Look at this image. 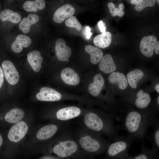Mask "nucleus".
<instances>
[{"label":"nucleus","mask_w":159,"mask_h":159,"mask_svg":"<svg viewBox=\"0 0 159 159\" xmlns=\"http://www.w3.org/2000/svg\"><path fill=\"white\" fill-rule=\"evenodd\" d=\"M156 119L153 116L133 110L127 114L122 127L127 131L129 136L142 142L148 128L152 126Z\"/></svg>","instance_id":"obj_1"},{"label":"nucleus","mask_w":159,"mask_h":159,"mask_svg":"<svg viewBox=\"0 0 159 159\" xmlns=\"http://www.w3.org/2000/svg\"><path fill=\"white\" fill-rule=\"evenodd\" d=\"M135 139L128 135L119 136L107 147L105 159H124L128 155V150Z\"/></svg>","instance_id":"obj_2"},{"label":"nucleus","mask_w":159,"mask_h":159,"mask_svg":"<svg viewBox=\"0 0 159 159\" xmlns=\"http://www.w3.org/2000/svg\"><path fill=\"white\" fill-rule=\"evenodd\" d=\"M79 143L85 150L93 153H97L105 150L111 143L90 135L81 137L79 140Z\"/></svg>","instance_id":"obj_3"},{"label":"nucleus","mask_w":159,"mask_h":159,"mask_svg":"<svg viewBox=\"0 0 159 159\" xmlns=\"http://www.w3.org/2000/svg\"><path fill=\"white\" fill-rule=\"evenodd\" d=\"M77 145L73 140H68L62 142L54 146V153L58 156L64 158L69 156L74 153L77 149Z\"/></svg>","instance_id":"obj_4"},{"label":"nucleus","mask_w":159,"mask_h":159,"mask_svg":"<svg viewBox=\"0 0 159 159\" xmlns=\"http://www.w3.org/2000/svg\"><path fill=\"white\" fill-rule=\"evenodd\" d=\"M28 127L24 121H20L14 125L10 129L8 134L9 139L11 141L17 142L25 136Z\"/></svg>","instance_id":"obj_5"},{"label":"nucleus","mask_w":159,"mask_h":159,"mask_svg":"<svg viewBox=\"0 0 159 159\" xmlns=\"http://www.w3.org/2000/svg\"><path fill=\"white\" fill-rule=\"evenodd\" d=\"M1 65L4 76L8 83L12 85L17 83L19 80V75L13 63L8 60H4Z\"/></svg>","instance_id":"obj_6"},{"label":"nucleus","mask_w":159,"mask_h":159,"mask_svg":"<svg viewBox=\"0 0 159 159\" xmlns=\"http://www.w3.org/2000/svg\"><path fill=\"white\" fill-rule=\"evenodd\" d=\"M157 42V38L154 36L144 37L140 44V49L141 53L146 57L152 56Z\"/></svg>","instance_id":"obj_7"},{"label":"nucleus","mask_w":159,"mask_h":159,"mask_svg":"<svg viewBox=\"0 0 159 159\" xmlns=\"http://www.w3.org/2000/svg\"><path fill=\"white\" fill-rule=\"evenodd\" d=\"M55 50L58 60L68 62L72 51L69 47L66 45L64 39L59 38L56 40Z\"/></svg>","instance_id":"obj_8"},{"label":"nucleus","mask_w":159,"mask_h":159,"mask_svg":"<svg viewBox=\"0 0 159 159\" xmlns=\"http://www.w3.org/2000/svg\"><path fill=\"white\" fill-rule=\"evenodd\" d=\"M37 99L40 101H55L60 100L61 95L59 92L52 88L43 87L36 95Z\"/></svg>","instance_id":"obj_9"},{"label":"nucleus","mask_w":159,"mask_h":159,"mask_svg":"<svg viewBox=\"0 0 159 159\" xmlns=\"http://www.w3.org/2000/svg\"><path fill=\"white\" fill-rule=\"evenodd\" d=\"M75 11V9L72 5L69 4H65L56 11L53 20L56 23H61L66 19L72 16Z\"/></svg>","instance_id":"obj_10"},{"label":"nucleus","mask_w":159,"mask_h":159,"mask_svg":"<svg viewBox=\"0 0 159 159\" xmlns=\"http://www.w3.org/2000/svg\"><path fill=\"white\" fill-rule=\"evenodd\" d=\"M141 142V151L139 154L134 156L128 155L124 159H159L157 150L153 148H148L144 142Z\"/></svg>","instance_id":"obj_11"},{"label":"nucleus","mask_w":159,"mask_h":159,"mask_svg":"<svg viewBox=\"0 0 159 159\" xmlns=\"http://www.w3.org/2000/svg\"><path fill=\"white\" fill-rule=\"evenodd\" d=\"M80 109L75 106H70L61 109L56 113L58 119L66 120L77 117L80 114Z\"/></svg>","instance_id":"obj_12"},{"label":"nucleus","mask_w":159,"mask_h":159,"mask_svg":"<svg viewBox=\"0 0 159 159\" xmlns=\"http://www.w3.org/2000/svg\"><path fill=\"white\" fill-rule=\"evenodd\" d=\"M61 77L66 84L71 85H76L80 82L79 75L73 69L69 67L63 69L61 73Z\"/></svg>","instance_id":"obj_13"},{"label":"nucleus","mask_w":159,"mask_h":159,"mask_svg":"<svg viewBox=\"0 0 159 159\" xmlns=\"http://www.w3.org/2000/svg\"><path fill=\"white\" fill-rule=\"evenodd\" d=\"M32 41L30 38L24 34L18 35L11 46L12 51L16 53L20 52L23 49V47L27 48L31 44Z\"/></svg>","instance_id":"obj_14"},{"label":"nucleus","mask_w":159,"mask_h":159,"mask_svg":"<svg viewBox=\"0 0 159 159\" xmlns=\"http://www.w3.org/2000/svg\"><path fill=\"white\" fill-rule=\"evenodd\" d=\"M27 59L34 72H37L40 70L42 67L43 58L39 51L34 50L29 52L27 55Z\"/></svg>","instance_id":"obj_15"},{"label":"nucleus","mask_w":159,"mask_h":159,"mask_svg":"<svg viewBox=\"0 0 159 159\" xmlns=\"http://www.w3.org/2000/svg\"><path fill=\"white\" fill-rule=\"evenodd\" d=\"M101 71L105 73H109L114 72L116 67L112 56L107 54L102 57L99 64Z\"/></svg>","instance_id":"obj_16"},{"label":"nucleus","mask_w":159,"mask_h":159,"mask_svg":"<svg viewBox=\"0 0 159 159\" xmlns=\"http://www.w3.org/2000/svg\"><path fill=\"white\" fill-rule=\"evenodd\" d=\"M104 80L100 74H97L94 77L93 82L90 83L88 87V90L90 94L96 97L99 94L104 84Z\"/></svg>","instance_id":"obj_17"},{"label":"nucleus","mask_w":159,"mask_h":159,"mask_svg":"<svg viewBox=\"0 0 159 159\" xmlns=\"http://www.w3.org/2000/svg\"><path fill=\"white\" fill-rule=\"evenodd\" d=\"M57 130V127L55 125H46L39 130L37 134V137L40 140L48 139L53 136L56 133Z\"/></svg>","instance_id":"obj_18"},{"label":"nucleus","mask_w":159,"mask_h":159,"mask_svg":"<svg viewBox=\"0 0 159 159\" xmlns=\"http://www.w3.org/2000/svg\"><path fill=\"white\" fill-rule=\"evenodd\" d=\"M39 19V17L37 15L29 14L20 23L19 29L23 33L26 34L29 32L31 26L37 22Z\"/></svg>","instance_id":"obj_19"},{"label":"nucleus","mask_w":159,"mask_h":159,"mask_svg":"<svg viewBox=\"0 0 159 159\" xmlns=\"http://www.w3.org/2000/svg\"><path fill=\"white\" fill-rule=\"evenodd\" d=\"M109 80L111 84H117L120 90L125 89L127 86V82L125 76L122 73L118 72H112L109 77Z\"/></svg>","instance_id":"obj_20"},{"label":"nucleus","mask_w":159,"mask_h":159,"mask_svg":"<svg viewBox=\"0 0 159 159\" xmlns=\"http://www.w3.org/2000/svg\"><path fill=\"white\" fill-rule=\"evenodd\" d=\"M112 35L109 32H105L96 36L93 39L94 44L101 48L108 47L112 41Z\"/></svg>","instance_id":"obj_21"},{"label":"nucleus","mask_w":159,"mask_h":159,"mask_svg":"<svg viewBox=\"0 0 159 159\" xmlns=\"http://www.w3.org/2000/svg\"><path fill=\"white\" fill-rule=\"evenodd\" d=\"M151 101V97L149 94L144 93L143 90H140L137 93V98L135 104L138 108L143 109L148 107Z\"/></svg>","instance_id":"obj_22"},{"label":"nucleus","mask_w":159,"mask_h":159,"mask_svg":"<svg viewBox=\"0 0 159 159\" xmlns=\"http://www.w3.org/2000/svg\"><path fill=\"white\" fill-rule=\"evenodd\" d=\"M24 115V113L22 110L14 108L11 110L6 114L4 119L8 122L15 123L20 121Z\"/></svg>","instance_id":"obj_23"},{"label":"nucleus","mask_w":159,"mask_h":159,"mask_svg":"<svg viewBox=\"0 0 159 159\" xmlns=\"http://www.w3.org/2000/svg\"><path fill=\"white\" fill-rule=\"evenodd\" d=\"M85 51L90 56L91 62L94 64L98 63L103 57L102 51L100 49L90 45H87L85 48Z\"/></svg>","instance_id":"obj_24"},{"label":"nucleus","mask_w":159,"mask_h":159,"mask_svg":"<svg viewBox=\"0 0 159 159\" xmlns=\"http://www.w3.org/2000/svg\"><path fill=\"white\" fill-rule=\"evenodd\" d=\"M46 5L45 2L43 0H36L34 1H27L23 4L24 9L26 11L36 12L37 9L39 10L44 9Z\"/></svg>","instance_id":"obj_25"},{"label":"nucleus","mask_w":159,"mask_h":159,"mask_svg":"<svg viewBox=\"0 0 159 159\" xmlns=\"http://www.w3.org/2000/svg\"><path fill=\"white\" fill-rule=\"evenodd\" d=\"M0 19L3 21H9L11 22L16 24L20 21V15L17 12H14L9 9H6L0 13Z\"/></svg>","instance_id":"obj_26"},{"label":"nucleus","mask_w":159,"mask_h":159,"mask_svg":"<svg viewBox=\"0 0 159 159\" xmlns=\"http://www.w3.org/2000/svg\"><path fill=\"white\" fill-rule=\"evenodd\" d=\"M143 76V72L139 69H136L130 72L127 75V80L130 85L132 88H136L138 82Z\"/></svg>","instance_id":"obj_27"},{"label":"nucleus","mask_w":159,"mask_h":159,"mask_svg":"<svg viewBox=\"0 0 159 159\" xmlns=\"http://www.w3.org/2000/svg\"><path fill=\"white\" fill-rule=\"evenodd\" d=\"M152 126L153 133L149 139L152 142V148L158 151L159 150V122L158 119H156Z\"/></svg>","instance_id":"obj_28"},{"label":"nucleus","mask_w":159,"mask_h":159,"mask_svg":"<svg viewBox=\"0 0 159 159\" xmlns=\"http://www.w3.org/2000/svg\"><path fill=\"white\" fill-rule=\"evenodd\" d=\"M65 24L67 26L74 28L79 31H81L82 30L81 24L75 16H72L66 20Z\"/></svg>","instance_id":"obj_29"},{"label":"nucleus","mask_w":159,"mask_h":159,"mask_svg":"<svg viewBox=\"0 0 159 159\" xmlns=\"http://www.w3.org/2000/svg\"><path fill=\"white\" fill-rule=\"evenodd\" d=\"M155 3V0H143L136 4L135 7V10L138 11H142L144 8L147 7H152Z\"/></svg>","instance_id":"obj_30"},{"label":"nucleus","mask_w":159,"mask_h":159,"mask_svg":"<svg viewBox=\"0 0 159 159\" xmlns=\"http://www.w3.org/2000/svg\"><path fill=\"white\" fill-rule=\"evenodd\" d=\"M107 6L110 9V12L113 16L117 15L120 17L122 16L124 12L123 10H120L118 8L115 7V4L112 2L108 3Z\"/></svg>","instance_id":"obj_31"},{"label":"nucleus","mask_w":159,"mask_h":159,"mask_svg":"<svg viewBox=\"0 0 159 159\" xmlns=\"http://www.w3.org/2000/svg\"><path fill=\"white\" fill-rule=\"evenodd\" d=\"M91 29L89 26H87L85 29V35L86 39H89L92 35L90 31Z\"/></svg>","instance_id":"obj_32"},{"label":"nucleus","mask_w":159,"mask_h":159,"mask_svg":"<svg viewBox=\"0 0 159 159\" xmlns=\"http://www.w3.org/2000/svg\"><path fill=\"white\" fill-rule=\"evenodd\" d=\"M98 26L100 31L104 32L106 31V26L105 23L102 20L100 21L98 23Z\"/></svg>","instance_id":"obj_33"},{"label":"nucleus","mask_w":159,"mask_h":159,"mask_svg":"<svg viewBox=\"0 0 159 159\" xmlns=\"http://www.w3.org/2000/svg\"><path fill=\"white\" fill-rule=\"evenodd\" d=\"M4 75L2 69L0 66V89L4 83Z\"/></svg>","instance_id":"obj_34"},{"label":"nucleus","mask_w":159,"mask_h":159,"mask_svg":"<svg viewBox=\"0 0 159 159\" xmlns=\"http://www.w3.org/2000/svg\"><path fill=\"white\" fill-rule=\"evenodd\" d=\"M159 41H158L156 44L155 47V52L156 54H159Z\"/></svg>","instance_id":"obj_35"},{"label":"nucleus","mask_w":159,"mask_h":159,"mask_svg":"<svg viewBox=\"0 0 159 159\" xmlns=\"http://www.w3.org/2000/svg\"><path fill=\"white\" fill-rule=\"evenodd\" d=\"M142 0H132L130 1V2L132 4H137L140 2Z\"/></svg>","instance_id":"obj_36"},{"label":"nucleus","mask_w":159,"mask_h":159,"mask_svg":"<svg viewBox=\"0 0 159 159\" xmlns=\"http://www.w3.org/2000/svg\"><path fill=\"white\" fill-rule=\"evenodd\" d=\"M124 8V6L123 4L122 3L120 4L119 6V9L120 10H123Z\"/></svg>","instance_id":"obj_37"},{"label":"nucleus","mask_w":159,"mask_h":159,"mask_svg":"<svg viewBox=\"0 0 159 159\" xmlns=\"http://www.w3.org/2000/svg\"><path fill=\"white\" fill-rule=\"evenodd\" d=\"M155 89L157 92L159 93V84H157L155 86Z\"/></svg>","instance_id":"obj_38"},{"label":"nucleus","mask_w":159,"mask_h":159,"mask_svg":"<svg viewBox=\"0 0 159 159\" xmlns=\"http://www.w3.org/2000/svg\"><path fill=\"white\" fill-rule=\"evenodd\" d=\"M3 143V139L1 136L0 134V147L1 146Z\"/></svg>","instance_id":"obj_39"},{"label":"nucleus","mask_w":159,"mask_h":159,"mask_svg":"<svg viewBox=\"0 0 159 159\" xmlns=\"http://www.w3.org/2000/svg\"><path fill=\"white\" fill-rule=\"evenodd\" d=\"M157 102L158 103V104H159V96L158 97V98H157Z\"/></svg>","instance_id":"obj_40"},{"label":"nucleus","mask_w":159,"mask_h":159,"mask_svg":"<svg viewBox=\"0 0 159 159\" xmlns=\"http://www.w3.org/2000/svg\"><path fill=\"white\" fill-rule=\"evenodd\" d=\"M156 1H157V2L158 3V4H159V1L158 0H156Z\"/></svg>","instance_id":"obj_41"}]
</instances>
